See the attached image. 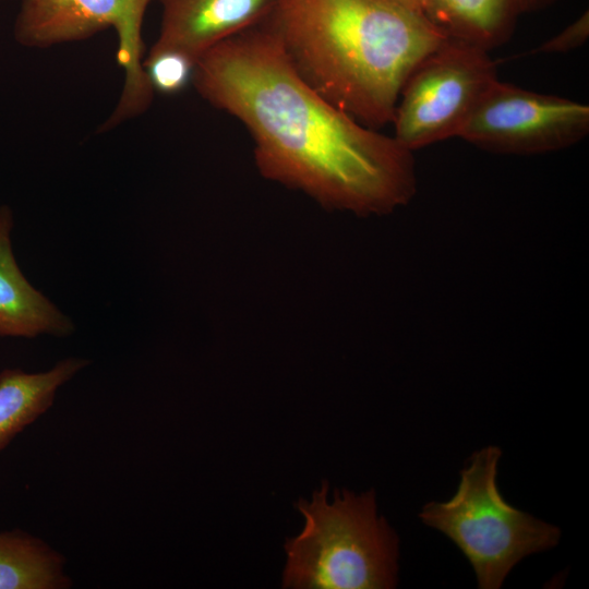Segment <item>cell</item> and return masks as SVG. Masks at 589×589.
<instances>
[{
	"label": "cell",
	"mask_w": 589,
	"mask_h": 589,
	"mask_svg": "<svg viewBox=\"0 0 589 589\" xmlns=\"http://www.w3.org/2000/svg\"><path fill=\"white\" fill-rule=\"evenodd\" d=\"M589 36V12L586 10L575 21L552 38L545 40L526 55L565 53L581 47Z\"/></svg>",
	"instance_id": "cell-14"
},
{
	"label": "cell",
	"mask_w": 589,
	"mask_h": 589,
	"mask_svg": "<svg viewBox=\"0 0 589 589\" xmlns=\"http://www.w3.org/2000/svg\"><path fill=\"white\" fill-rule=\"evenodd\" d=\"M265 23L315 91L372 129L392 123L405 82L447 38L388 0H277Z\"/></svg>",
	"instance_id": "cell-2"
},
{
	"label": "cell",
	"mask_w": 589,
	"mask_h": 589,
	"mask_svg": "<svg viewBox=\"0 0 589 589\" xmlns=\"http://www.w3.org/2000/svg\"><path fill=\"white\" fill-rule=\"evenodd\" d=\"M562 0H424V16L447 37L486 50L505 44L520 19Z\"/></svg>",
	"instance_id": "cell-9"
},
{
	"label": "cell",
	"mask_w": 589,
	"mask_h": 589,
	"mask_svg": "<svg viewBox=\"0 0 589 589\" xmlns=\"http://www.w3.org/2000/svg\"><path fill=\"white\" fill-rule=\"evenodd\" d=\"M496 67L489 50L447 37L405 82L392 121L393 137L410 152L457 137L497 80Z\"/></svg>",
	"instance_id": "cell-6"
},
{
	"label": "cell",
	"mask_w": 589,
	"mask_h": 589,
	"mask_svg": "<svg viewBox=\"0 0 589 589\" xmlns=\"http://www.w3.org/2000/svg\"><path fill=\"white\" fill-rule=\"evenodd\" d=\"M191 83L244 125L265 178L324 207L384 214L416 191L412 152L315 91L265 22L205 52Z\"/></svg>",
	"instance_id": "cell-1"
},
{
	"label": "cell",
	"mask_w": 589,
	"mask_h": 589,
	"mask_svg": "<svg viewBox=\"0 0 589 589\" xmlns=\"http://www.w3.org/2000/svg\"><path fill=\"white\" fill-rule=\"evenodd\" d=\"M424 16V0H388Z\"/></svg>",
	"instance_id": "cell-15"
},
{
	"label": "cell",
	"mask_w": 589,
	"mask_h": 589,
	"mask_svg": "<svg viewBox=\"0 0 589 589\" xmlns=\"http://www.w3.org/2000/svg\"><path fill=\"white\" fill-rule=\"evenodd\" d=\"M194 67L191 59L173 50L148 52L143 60L154 92L166 95L182 92L192 82Z\"/></svg>",
	"instance_id": "cell-13"
},
{
	"label": "cell",
	"mask_w": 589,
	"mask_h": 589,
	"mask_svg": "<svg viewBox=\"0 0 589 589\" xmlns=\"http://www.w3.org/2000/svg\"><path fill=\"white\" fill-rule=\"evenodd\" d=\"M12 213L0 207V336H63L72 324L21 273L13 256L10 232Z\"/></svg>",
	"instance_id": "cell-10"
},
{
	"label": "cell",
	"mask_w": 589,
	"mask_h": 589,
	"mask_svg": "<svg viewBox=\"0 0 589 589\" xmlns=\"http://www.w3.org/2000/svg\"><path fill=\"white\" fill-rule=\"evenodd\" d=\"M500 447L474 452L456 493L445 502H429L420 520L445 534L473 568L478 587L498 589L525 557L550 550L561 539L558 527L510 505L497 485Z\"/></svg>",
	"instance_id": "cell-4"
},
{
	"label": "cell",
	"mask_w": 589,
	"mask_h": 589,
	"mask_svg": "<svg viewBox=\"0 0 589 589\" xmlns=\"http://www.w3.org/2000/svg\"><path fill=\"white\" fill-rule=\"evenodd\" d=\"M64 557L23 531L0 532V589H65Z\"/></svg>",
	"instance_id": "cell-12"
},
{
	"label": "cell",
	"mask_w": 589,
	"mask_h": 589,
	"mask_svg": "<svg viewBox=\"0 0 589 589\" xmlns=\"http://www.w3.org/2000/svg\"><path fill=\"white\" fill-rule=\"evenodd\" d=\"M87 363L68 358L47 372L14 369L0 373V452L52 406L57 389Z\"/></svg>",
	"instance_id": "cell-11"
},
{
	"label": "cell",
	"mask_w": 589,
	"mask_h": 589,
	"mask_svg": "<svg viewBox=\"0 0 589 589\" xmlns=\"http://www.w3.org/2000/svg\"><path fill=\"white\" fill-rule=\"evenodd\" d=\"M158 37L148 52L178 51L194 63L218 44L264 23L277 0H159Z\"/></svg>",
	"instance_id": "cell-8"
},
{
	"label": "cell",
	"mask_w": 589,
	"mask_h": 589,
	"mask_svg": "<svg viewBox=\"0 0 589 589\" xmlns=\"http://www.w3.org/2000/svg\"><path fill=\"white\" fill-rule=\"evenodd\" d=\"M323 481L311 501L296 507L302 531L285 543L283 587L292 589H389L397 585L399 538L377 514L375 491L356 494Z\"/></svg>",
	"instance_id": "cell-3"
},
{
	"label": "cell",
	"mask_w": 589,
	"mask_h": 589,
	"mask_svg": "<svg viewBox=\"0 0 589 589\" xmlns=\"http://www.w3.org/2000/svg\"><path fill=\"white\" fill-rule=\"evenodd\" d=\"M153 0H23L14 34L27 47L85 40L108 27L118 36L117 62L124 70L118 104L97 132L144 113L154 89L143 68L142 25Z\"/></svg>",
	"instance_id": "cell-5"
},
{
	"label": "cell",
	"mask_w": 589,
	"mask_h": 589,
	"mask_svg": "<svg viewBox=\"0 0 589 589\" xmlns=\"http://www.w3.org/2000/svg\"><path fill=\"white\" fill-rule=\"evenodd\" d=\"M589 133V106L494 81L457 137L503 154H542L570 147Z\"/></svg>",
	"instance_id": "cell-7"
}]
</instances>
